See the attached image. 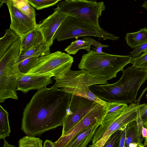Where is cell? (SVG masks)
I'll use <instances>...</instances> for the list:
<instances>
[{
    "mask_svg": "<svg viewBox=\"0 0 147 147\" xmlns=\"http://www.w3.org/2000/svg\"><path fill=\"white\" fill-rule=\"evenodd\" d=\"M72 95L52 87L38 90L24 110L22 130L35 137L63 126Z\"/></svg>",
    "mask_w": 147,
    "mask_h": 147,
    "instance_id": "cell-1",
    "label": "cell"
},
{
    "mask_svg": "<svg viewBox=\"0 0 147 147\" xmlns=\"http://www.w3.org/2000/svg\"><path fill=\"white\" fill-rule=\"evenodd\" d=\"M122 75L116 82L95 84L89 88L95 96L108 102L126 104L136 101L138 90L147 80V71L132 66L122 71Z\"/></svg>",
    "mask_w": 147,
    "mask_h": 147,
    "instance_id": "cell-2",
    "label": "cell"
},
{
    "mask_svg": "<svg viewBox=\"0 0 147 147\" xmlns=\"http://www.w3.org/2000/svg\"><path fill=\"white\" fill-rule=\"evenodd\" d=\"M134 59L131 55H114L105 52L99 54L91 50L82 55L78 67L93 76L107 81L116 78L117 73L131 63Z\"/></svg>",
    "mask_w": 147,
    "mask_h": 147,
    "instance_id": "cell-3",
    "label": "cell"
},
{
    "mask_svg": "<svg viewBox=\"0 0 147 147\" xmlns=\"http://www.w3.org/2000/svg\"><path fill=\"white\" fill-rule=\"evenodd\" d=\"M55 84L52 87L60 89L65 93L81 96L94 101L107 108L108 102L94 95L89 87L95 84H107L105 79L93 76L84 70H70L61 75L54 77Z\"/></svg>",
    "mask_w": 147,
    "mask_h": 147,
    "instance_id": "cell-4",
    "label": "cell"
},
{
    "mask_svg": "<svg viewBox=\"0 0 147 147\" xmlns=\"http://www.w3.org/2000/svg\"><path fill=\"white\" fill-rule=\"evenodd\" d=\"M20 42H15L0 58V102L8 98L18 100V80L21 75L18 68Z\"/></svg>",
    "mask_w": 147,
    "mask_h": 147,
    "instance_id": "cell-5",
    "label": "cell"
},
{
    "mask_svg": "<svg viewBox=\"0 0 147 147\" xmlns=\"http://www.w3.org/2000/svg\"><path fill=\"white\" fill-rule=\"evenodd\" d=\"M86 36H93L104 40H116L119 38L88 21L68 16L57 31L53 40L62 41Z\"/></svg>",
    "mask_w": 147,
    "mask_h": 147,
    "instance_id": "cell-6",
    "label": "cell"
},
{
    "mask_svg": "<svg viewBox=\"0 0 147 147\" xmlns=\"http://www.w3.org/2000/svg\"><path fill=\"white\" fill-rule=\"evenodd\" d=\"M105 7L103 1L66 0L58 3L54 10L69 16L88 21L100 28L99 18Z\"/></svg>",
    "mask_w": 147,
    "mask_h": 147,
    "instance_id": "cell-7",
    "label": "cell"
},
{
    "mask_svg": "<svg viewBox=\"0 0 147 147\" xmlns=\"http://www.w3.org/2000/svg\"><path fill=\"white\" fill-rule=\"evenodd\" d=\"M74 62L73 57L58 51L39 57L26 74H52L54 77L63 74L71 70Z\"/></svg>",
    "mask_w": 147,
    "mask_h": 147,
    "instance_id": "cell-8",
    "label": "cell"
},
{
    "mask_svg": "<svg viewBox=\"0 0 147 147\" xmlns=\"http://www.w3.org/2000/svg\"><path fill=\"white\" fill-rule=\"evenodd\" d=\"M107 108L98 103L74 127L56 141L53 142L54 147H65L76 136L89 127L101 124L106 114Z\"/></svg>",
    "mask_w": 147,
    "mask_h": 147,
    "instance_id": "cell-9",
    "label": "cell"
},
{
    "mask_svg": "<svg viewBox=\"0 0 147 147\" xmlns=\"http://www.w3.org/2000/svg\"><path fill=\"white\" fill-rule=\"evenodd\" d=\"M98 103L85 98L72 95L63 121L61 136L74 127Z\"/></svg>",
    "mask_w": 147,
    "mask_h": 147,
    "instance_id": "cell-10",
    "label": "cell"
},
{
    "mask_svg": "<svg viewBox=\"0 0 147 147\" xmlns=\"http://www.w3.org/2000/svg\"><path fill=\"white\" fill-rule=\"evenodd\" d=\"M140 104L132 103L127 109L111 123L100 139L95 143L98 147H102L110 136L115 132L137 120L140 114Z\"/></svg>",
    "mask_w": 147,
    "mask_h": 147,
    "instance_id": "cell-11",
    "label": "cell"
},
{
    "mask_svg": "<svg viewBox=\"0 0 147 147\" xmlns=\"http://www.w3.org/2000/svg\"><path fill=\"white\" fill-rule=\"evenodd\" d=\"M9 12L11 22L10 28L20 38L37 27L36 21L23 13L10 0L5 2Z\"/></svg>",
    "mask_w": 147,
    "mask_h": 147,
    "instance_id": "cell-12",
    "label": "cell"
},
{
    "mask_svg": "<svg viewBox=\"0 0 147 147\" xmlns=\"http://www.w3.org/2000/svg\"><path fill=\"white\" fill-rule=\"evenodd\" d=\"M53 76V75L49 73L40 75L22 73L18 80L17 90L25 94L31 90L42 89L52 83Z\"/></svg>",
    "mask_w": 147,
    "mask_h": 147,
    "instance_id": "cell-13",
    "label": "cell"
},
{
    "mask_svg": "<svg viewBox=\"0 0 147 147\" xmlns=\"http://www.w3.org/2000/svg\"><path fill=\"white\" fill-rule=\"evenodd\" d=\"M68 16L54 10V13L41 22L37 28L42 33L45 41L49 47L53 44V38L59 28Z\"/></svg>",
    "mask_w": 147,
    "mask_h": 147,
    "instance_id": "cell-14",
    "label": "cell"
},
{
    "mask_svg": "<svg viewBox=\"0 0 147 147\" xmlns=\"http://www.w3.org/2000/svg\"><path fill=\"white\" fill-rule=\"evenodd\" d=\"M20 38V55L23 54L33 47L46 43L42 33L37 27Z\"/></svg>",
    "mask_w": 147,
    "mask_h": 147,
    "instance_id": "cell-15",
    "label": "cell"
},
{
    "mask_svg": "<svg viewBox=\"0 0 147 147\" xmlns=\"http://www.w3.org/2000/svg\"><path fill=\"white\" fill-rule=\"evenodd\" d=\"M91 126L79 133L65 147H86L92 139L98 127Z\"/></svg>",
    "mask_w": 147,
    "mask_h": 147,
    "instance_id": "cell-16",
    "label": "cell"
},
{
    "mask_svg": "<svg viewBox=\"0 0 147 147\" xmlns=\"http://www.w3.org/2000/svg\"><path fill=\"white\" fill-rule=\"evenodd\" d=\"M142 140L139 135L136 121L128 124L126 127L124 147H138Z\"/></svg>",
    "mask_w": 147,
    "mask_h": 147,
    "instance_id": "cell-17",
    "label": "cell"
},
{
    "mask_svg": "<svg viewBox=\"0 0 147 147\" xmlns=\"http://www.w3.org/2000/svg\"><path fill=\"white\" fill-rule=\"evenodd\" d=\"M125 38L127 45L135 49L147 42V28L144 27L137 32L127 33Z\"/></svg>",
    "mask_w": 147,
    "mask_h": 147,
    "instance_id": "cell-18",
    "label": "cell"
},
{
    "mask_svg": "<svg viewBox=\"0 0 147 147\" xmlns=\"http://www.w3.org/2000/svg\"><path fill=\"white\" fill-rule=\"evenodd\" d=\"M46 43H42L28 50L23 54L20 55L19 63L24 60L30 57L41 56L50 54V47Z\"/></svg>",
    "mask_w": 147,
    "mask_h": 147,
    "instance_id": "cell-19",
    "label": "cell"
},
{
    "mask_svg": "<svg viewBox=\"0 0 147 147\" xmlns=\"http://www.w3.org/2000/svg\"><path fill=\"white\" fill-rule=\"evenodd\" d=\"M19 38L18 35L10 28L6 30L4 35L0 38V58Z\"/></svg>",
    "mask_w": 147,
    "mask_h": 147,
    "instance_id": "cell-20",
    "label": "cell"
},
{
    "mask_svg": "<svg viewBox=\"0 0 147 147\" xmlns=\"http://www.w3.org/2000/svg\"><path fill=\"white\" fill-rule=\"evenodd\" d=\"M83 39H77L72 42L71 44L64 49L68 54L75 55L80 49H84L88 52L90 51L92 42L87 39L86 36L82 37Z\"/></svg>",
    "mask_w": 147,
    "mask_h": 147,
    "instance_id": "cell-21",
    "label": "cell"
},
{
    "mask_svg": "<svg viewBox=\"0 0 147 147\" xmlns=\"http://www.w3.org/2000/svg\"><path fill=\"white\" fill-rule=\"evenodd\" d=\"M0 139H5L9 136L11 132L8 119V113L0 106Z\"/></svg>",
    "mask_w": 147,
    "mask_h": 147,
    "instance_id": "cell-22",
    "label": "cell"
},
{
    "mask_svg": "<svg viewBox=\"0 0 147 147\" xmlns=\"http://www.w3.org/2000/svg\"><path fill=\"white\" fill-rule=\"evenodd\" d=\"M23 13L30 19L36 21L35 10L28 0H10Z\"/></svg>",
    "mask_w": 147,
    "mask_h": 147,
    "instance_id": "cell-23",
    "label": "cell"
},
{
    "mask_svg": "<svg viewBox=\"0 0 147 147\" xmlns=\"http://www.w3.org/2000/svg\"><path fill=\"white\" fill-rule=\"evenodd\" d=\"M42 141L35 136H25L19 141V147H42Z\"/></svg>",
    "mask_w": 147,
    "mask_h": 147,
    "instance_id": "cell-24",
    "label": "cell"
},
{
    "mask_svg": "<svg viewBox=\"0 0 147 147\" xmlns=\"http://www.w3.org/2000/svg\"><path fill=\"white\" fill-rule=\"evenodd\" d=\"M28 1L30 5L36 9L40 10L54 5L61 0H28Z\"/></svg>",
    "mask_w": 147,
    "mask_h": 147,
    "instance_id": "cell-25",
    "label": "cell"
},
{
    "mask_svg": "<svg viewBox=\"0 0 147 147\" xmlns=\"http://www.w3.org/2000/svg\"><path fill=\"white\" fill-rule=\"evenodd\" d=\"M39 57H34L27 58L19 63L18 68L22 73H28Z\"/></svg>",
    "mask_w": 147,
    "mask_h": 147,
    "instance_id": "cell-26",
    "label": "cell"
},
{
    "mask_svg": "<svg viewBox=\"0 0 147 147\" xmlns=\"http://www.w3.org/2000/svg\"><path fill=\"white\" fill-rule=\"evenodd\" d=\"M120 129L113 133L102 147H118L121 136Z\"/></svg>",
    "mask_w": 147,
    "mask_h": 147,
    "instance_id": "cell-27",
    "label": "cell"
},
{
    "mask_svg": "<svg viewBox=\"0 0 147 147\" xmlns=\"http://www.w3.org/2000/svg\"><path fill=\"white\" fill-rule=\"evenodd\" d=\"M131 63L134 67L147 71V51L138 57L134 58Z\"/></svg>",
    "mask_w": 147,
    "mask_h": 147,
    "instance_id": "cell-28",
    "label": "cell"
},
{
    "mask_svg": "<svg viewBox=\"0 0 147 147\" xmlns=\"http://www.w3.org/2000/svg\"><path fill=\"white\" fill-rule=\"evenodd\" d=\"M127 104L119 102H108L106 114H109L121 109H126L128 107Z\"/></svg>",
    "mask_w": 147,
    "mask_h": 147,
    "instance_id": "cell-29",
    "label": "cell"
},
{
    "mask_svg": "<svg viewBox=\"0 0 147 147\" xmlns=\"http://www.w3.org/2000/svg\"><path fill=\"white\" fill-rule=\"evenodd\" d=\"M147 51V42L136 48L130 54L134 59L139 57L141 53Z\"/></svg>",
    "mask_w": 147,
    "mask_h": 147,
    "instance_id": "cell-30",
    "label": "cell"
},
{
    "mask_svg": "<svg viewBox=\"0 0 147 147\" xmlns=\"http://www.w3.org/2000/svg\"><path fill=\"white\" fill-rule=\"evenodd\" d=\"M87 39L90 41L92 43V45L95 47V48L92 47L93 50L99 54H101L103 53L102 51V49L103 47L108 48L109 47V45L102 44L100 42H98L92 38L89 37H86Z\"/></svg>",
    "mask_w": 147,
    "mask_h": 147,
    "instance_id": "cell-31",
    "label": "cell"
},
{
    "mask_svg": "<svg viewBox=\"0 0 147 147\" xmlns=\"http://www.w3.org/2000/svg\"><path fill=\"white\" fill-rule=\"evenodd\" d=\"M139 112L140 117L143 123L147 121V105L140 104Z\"/></svg>",
    "mask_w": 147,
    "mask_h": 147,
    "instance_id": "cell-32",
    "label": "cell"
},
{
    "mask_svg": "<svg viewBox=\"0 0 147 147\" xmlns=\"http://www.w3.org/2000/svg\"><path fill=\"white\" fill-rule=\"evenodd\" d=\"M127 126L120 129L121 130V134L118 147H124V146Z\"/></svg>",
    "mask_w": 147,
    "mask_h": 147,
    "instance_id": "cell-33",
    "label": "cell"
},
{
    "mask_svg": "<svg viewBox=\"0 0 147 147\" xmlns=\"http://www.w3.org/2000/svg\"><path fill=\"white\" fill-rule=\"evenodd\" d=\"M43 147H54L52 141L47 140L44 142Z\"/></svg>",
    "mask_w": 147,
    "mask_h": 147,
    "instance_id": "cell-34",
    "label": "cell"
},
{
    "mask_svg": "<svg viewBox=\"0 0 147 147\" xmlns=\"http://www.w3.org/2000/svg\"><path fill=\"white\" fill-rule=\"evenodd\" d=\"M142 138H144L145 141L147 140V129L143 126L142 130Z\"/></svg>",
    "mask_w": 147,
    "mask_h": 147,
    "instance_id": "cell-35",
    "label": "cell"
},
{
    "mask_svg": "<svg viewBox=\"0 0 147 147\" xmlns=\"http://www.w3.org/2000/svg\"><path fill=\"white\" fill-rule=\"evenodd\" d=\"M3 147H16V146L14 145L9 144L4 139Z\"/></svg>",
    "mask_w": 147,
    "mask_h": 147,
    "instance_id": "cell-36",
    "label": "cell"
},
{
    "mask_svg": "<svg viewBox=\"0 0 147 147\" xmlns=\"http://www.w3.org/2000/svg\"><path fill=\"white\" fill-rule=\"evenodd\" d=\"M142 7L147 10V1H145L144 2L142 5Z\"/></svg>",
    "mask_w": 147,
    "mask_h": 147,
    "instance_id": "cell-37",
    "label": "cell"
},
{
    "mask_svg": "<svg viewBox=\"0 0 147 147\" xmlns=\"http://www.w3.org/2000/svg\"><path fill=\"white\" fill-rule=\"evenodd\" d=\"M144 126L147 129V121L144 123ZM145 144L147 145V140L145 141Z\"/></svg>",
    "mask_w": 147,
    "mask_h": 147,
    "instance_id": "cell-38",
    "label": "cell"
},
{
    "mask_svg": "<svg viewBox=\"0 0 147 147\" xmlns=\"http://www.w3.org/2000/svg\"><path fill=\"white\" fill-rule=\"evenodd\" d=\"M6 0H0V7L1 6L3 5V4L4 3H5L6 2Z\"/></svg>",
    "mask_w": 147,
    "mask_h": 147,
    "instance_id": "cell-39",
    "label": "cell"
},
{
    "mask_svg": "<svg viewBox=\"0 0 147 147\" xmlns=\"http://www.w3.org/2000/svg\"><path fill=\"white\" fill-rule=\"evenodd\" d=\"M88 147H98L95 144V143L92 144V145H90Z\"/></svg>",
    "mask_w": 147,
    "mask_h": 147,
    "instance_id": "cell-40",
    "label": "cell"
},
{
    "mask_svg": "<svg viewBox=\"0 0 147 147\" xmlns=\"http://www.w3.org/2000/svg\"><path fill=\"white\" fill-rule=\"evenodd\" d=\"M138 147H145V146L142 144V143L139 144Z\"/></svg>",
    "mask_w": 147,
    "mask_h": 147,
    "instance_id": "cell-41",
    "label": "cell"
},
{
    "mask_svg": "<svg viewBox=\"0 0 147 147\" xmlns=\"http://www.w3.org/2000/svg\"><path fill=\"white\" fill-rule=\"evenodd\" d=\"M146 98H147V94H146Z\"/></svg>",
    "mask_w": 147,
    "mask_h": 147,
    "instance_id": "cell-42",
    "label": "cell"
}]
</instances>
